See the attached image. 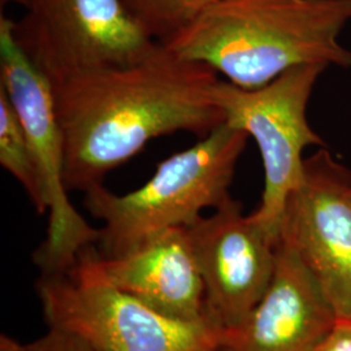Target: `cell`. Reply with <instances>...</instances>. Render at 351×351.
I'll list each match as a JSON object with an SVG mask.
<instances>
[{
	"instance_id": "1",
	"label": "cell",
	"mask_w": 351,
	"mask_h": 351,
	"mask_svg": "<svg viewBox=\"0 0 351 351\" xmlns=\"http://www.w3.org/2000/svg\"><path fill=\"white\" fill-rule=\"evenodd\" d=\"M211 66L164 45L137 63L75 75L52 86L64 141L66 189L86 191L152 139L188 132L206 137L226 123Z\"/></svg>"
},
{
	"instance_id": "2",
	"label": "cell",
	"mask_w": 351,
	"mask_h": 351,
	"mask_svg": "<svg viewBox=\"0 0 351 351\" xmlns=\"http://www.w3.org/2000/svg\"><path fill=\"white\" fill-rule=\"evenodd\" d=\"M350 23L351 0H223L162 45L258 88L302 65L350 69L341 43Z\"/></svg>"
},
{
	"instance_id": "3",
	"label": "cell",
	"mask_w": 351,
	"mask_h": 351,
	"mask_svg": "<svg viewBox=\"0 0 351 351\" xmlns=\"http://www.w3.org/2000/svg\"><path fill=\"white\" fill-rule=\"evenodd\" d=\"M247 139L246 132L223 123L158 164L141 188L119 195L99 184L84 191V206L103 223L97 250L104 258L124 255L168 229L194 224L206 208L221 206L230 198Z\"/></svg>"
},
{
	"instance_id": "4",
	"label": "cell",
	"mask_w": 351,
	"mask_h": 351,
	"mask_svg": "<svg viewBox=\"0 0 351 351\" xmlns=\"http://www.w3.org/2000/svg\"><path fill=\"white\" fill-rule=\"evenodd\" d=\"M36 289L49 328L97 351H216L226 332L210 322L167 317L116 288L99 269L95 245L69 269L42 274Z\"/></svg>"
},
{
	"instance_id": "5",
	"label": "cell",
	"mask_w": 351,
	"mask_h": 351,
	"mask_svg": "<svg viewBox=\"0 0 351 351\" xmlns=\"http://www.w3.org/2000/svg\"><path fill=\"white\" fill-rule=\"evenodd\" d=\"M326 71L322 65H302L262 88H242L219 80L211 88L226 123L246 132L261 151L263 193L259 207L250 215L277 242L287 202L303 177V152L326 147L307 117L315 86Z\"/></svg>"
},
{
	"instance_id": "6",
	"label": "cell",
	"mask_w": 351,
	"mask_h": 351,
	"mask_svg": "<svg viewBox=\"0 0 351 351\" xmlns=\"http://www.w3.org/2000/svg\"><path fill=\"white\" fill-rule=\"evenodd\" d=\"M13 34L38 71L59 85L75 75L137 63L159 47L123 0H24Z\"/></svg>"
},
{
	"instance_id": "7",
	"label": "cell",
	"mask_w": 351,
	"mask_h": 351,
	"mask_svg": "<svg viewBox=\"0 0 351 351\" xmlns=\"http://www.w3.org/2000/svg\"><path fill=\"white\" fill-rule=\"evenodd\" d=\"M14 21L0 16V85L5 88L32 143L47 198V236L33 259L42 274H58L75 265L80 252L97 245L99 229L75 211L64 178V141L55 110L53 90L20 49Z\"/></svg>"
},
{
	"instance_id": "8",
	"label": "cell",
	"mask_w": 351,
	"mask_h": 351,
	"mask_svg": "<svg viewBox=\"0 0 351 351\" xmlns=\"http://www.w3.org/2000/svg\"><path fill=\"white\" fill-rule=\"evenodd\" d=\"M278 241L313 272L337 317H351V169L326 147L304 159Z\"/></svg>"
},
{
	"instance_id": "9",
	"label": "cell",
	"mask_w": 351,
	"mask_h": 351,
	"mask_svg": "<svg viewBox=\"0 0 351 351\" xmlns=\"http://www.w3.org/2000/svg\"><path fill=\"white\" fill-rule=\"evenodd\" d=\"M204 285L207 319L229 330L250 314L269 287L277 241L232 197L188 226Z\"/></svg>"
},
{
	"instance_id": "10",
	"label": "cell",
	"mask_w": 351,
	"mask_h": 351,
	"mask_svg": "<svg viewBox=\"0 0 351 351\" xmlns=\"http://www.w3.org/2000/svg\"><path fill=\"white\" fill-rule=\"evenodd\" d=\"M337 314L313 272L282 241L275 275L262 300L216 351H315Z\"/></svg>"
},
{
	"instance_id": "11",
	"label": "cell",
	"mask_w": 351,
	"mask_h": 351,
	"mask_svg": "<svg viewBox=\"0 0 351 351\" xmlns=\"http://www.w3.org/2000/svg\"><path fill=\"white\" fill-rule=\"evenodd\" d=\"M97 262L112 285L164 316L185 323L210 322L188 228L168 229L120 256L104 258L97 250Z\"/></svg>"
},
{
	"instance_id": "12",
	"label": "cell",
	"mask_w": 351,
	"mask_h": 351,
	"mask_svg": "<svg viewBox=\"0 0 351 351\" xmlns=\"http://www.w3.org/2000/svg\"><path fill=\"white\" fill-rule=\"evenodd\" d=\"M0 164L21 184L39 215L47 198L32 143L5 88L0 85Z\"/></svg>"
},
{
	"instance_id": "13",
	"label": "cell",
	"mask_w": 351,
	"mask_h": 351,
	"mask_svg": "<svg viewBox=\"0 0 351 351\" xmlns=\"http://www.w3.org/2000/svg\"><path fill=\"white\" fill-rule=\"evenodd\" d=\"M146 33L165 43L223 0H123Z\"/></svg>"
},
{
	"instance_id": "14",
	"label": "cell",
	"mask_w": 351,
	"mask_h": 351,
	"mask_svg": "<svg viewBox=\"0 0 351 351\" xmlns=\"http://www.w3.org/2000/svg\"><path fill=\"white\" fill-rule=\"evenodd\" d=\"M27 351H97L85 341L59 329H52L40 339L27 343Z\"/></svg>"
},
{
	"instance_id": "15",
	"label": "cell",
	"mask_w": 351,
	"mask_h": 351,
	"mask_svg": "<svg viewBox=\"0 0 351 351\" xmlns=\"http://www.w3.org/2000/svg\"><path fill=\"white\" fill-rule=\"evenodd\" d=\"M315 351H351V317H337Z\"/></svg>"
},
{
	"instance_id": "16",
	"label": "cell",
	"mask_w": 351,
	"mask_h": 351,
	"mask_svg": "<svg viewBox=\"0 0 351 351\" xmlns=\"http://www.w3.org/2000/svg\"><path fill=\"white\" fill-rule=\"evenodd\" d=\"M0 351H27V345H23L17 339H12L7 335H1Z\"/></svg>"
},
{
	"instance_id": "17",
	"label": "cell",
	"mask_w": 351,
	"mask_h": 351,
	"mask_svg": "<svg viewBox=\"0 0 351 351\" xmlns=\"http://www.w3.org/2000/svg\"><path fill=\"white\" fill-rule=\"evenodd\" d=\"M8 3H16V4L23 5V4H24V0H0L1 7H4V5H5V4H8Z\"/></svg>"
}]
</instances>
